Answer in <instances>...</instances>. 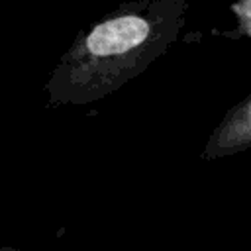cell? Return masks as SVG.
<instances>
[{
	"mask_svg": "<svg viewBox=\"0 0 251 251\" xmlns=\"http://www.w3.org/2000/svg\"><path fill=\"white\" fill-rule=\"evenodd\" d=\"M186 0H131L84 29L45 82L49 106H88L155 63L180 35Z\"/></svg>",
	"mask_w": 251,
	"mask_h": 251,
	"instance_id": "1",
	"label": "cell"
},
{
	"mask_svg": "<svg viewBox=\"0 0 251 251\" xmlns=\"http://www.w3.org/2000/svg\"><path fill=\"white\" fill-rule=\"evenodd\" d=\"M251 151V94L231 106L206 139L200 153L202 161L227 159Z\"/></svg>",
	"mask_w": 251,
	"mask_h": 251,
	"instance_id": "2",
	"label": "cell"
},
{
	"mask_svg": "<svg viewBox=\"0 0 251 251\" xmlns=\"http://www.w3.org/2000/svg\"><path fill=\"white\" fill-rule=\"evenodd\" d=\"M235 20V33L251 41V0H241L229 6Z\"/></svg>",
	"mask_w": 251,
	"mask_h": 251,
	"instance_id": "3",
	"label": "cell"
},
{
	"mask_svg": "<svg viewBox=\"0 0 251 251\" xmlns=\"http://www.w3.org/2000/svg\"><path fill=\"white\" fill-rule=\"evenodd\" d=\"M0 251H33V249H18V247H8V245H0ZM47 251H55V249H47Z\"/></svg>",
	"mask_w": 251,
	"mask_h": 251,
	"instance_id": "4",
	"label": "cell"
}]
</instances>
